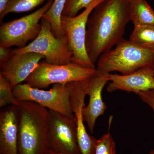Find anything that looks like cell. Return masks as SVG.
Returning a JSON list of instances; mask_svg holds the SVG:
<instances>
[{
	"label": "cell",
	"mask_w": 154,
	"mask_h": 154,
	"mask_svg": "<svg viewBox=\"0 0 154 154\" xmlns=\"http://www.w3.org/2000/svg\"><path fill=\"white\" fill-rule=\"evenodd\" d=\"M13 53V49L11 48L0 46V63L8 60Z\"/></svg>",
	"instance_id": "cell-23"
},
{
	"label": "cell",
	"mask_w": 154,
	"mask_h": 154,
	"mask_svg": "<svg viewBox=\"0 0 154 154\" xmlns=\"http://www.w3.org/2000/svg\"><path fill=\"white\" fill-rule=\"evenodd\" d=\"M49 147L61 154H82L75 118L49 110Z\"/></svg>",
	"instance_id": "cell-9"
},
{
	"label": "cell",
	"mask_w": 154,
	"mask_h": 154,
	"mask_svg": "<svg viewBox=\"0 0 154 154\" xmlns=\"http://www.w3.org/2000/svg\"><path fill=\"white\" fill-rule=\"evenodd\" d=\"M53 1L48 0L43 7L32 14L2 23L0 27V46L23 48L28 42L35 39L41 30L39 21Z\"/></svg>",
	"instance_id": "cell-7"
},
{
	"label": "cell",
	"mask_w": 154,
	"mask_h": 154,
	"mask_svg": "<svg viewBox=\"0 0 154 154\" xmlns=\"http://www.w3.org/2000/svg\"><path fill=\"white\" fill-rule=\"evenodd\" d=\"M149 154H154V149H152L149 152Z\"/></svg>",
	"instance_id": "cell-26"
},
{
	"label": "cell",
	"mask_w": 154,
	"mask_h": 154,
	"mask_svg": "<svg viewBox=\"0 0 154 154\" xmlns=\"http://www.w3.org/2000/svg\"><path fill=\"white\" fill-rule=\"evenodd\" d=\"M103 0H93L88 8L74 17L62 16V28L68 38L72 53V62L85 67L96 68L88 57L86 47L87 22L91 13Z\"/></svg>",
	"instance_id": "cell-8"
},
{
	"label": "cell",
	"mask_w": 154,
	"mask_h": 154,
	"mask_svg": "<svg viewBox=\"0 0 154 154\" xmlns=\"http://www.w3.org/2000/svg\"><path fill=\"white\" fill-rule=\"evenodd\" d=\"M106 74L96 69L88 80L87 95L89 96V104L83 108V115L84 122L91 133L94 131L97 119L103 115L107 109L102 97L103 88L109 82Z\"/></svg>",
	"instance_id": "cell-12"
},
{
	"label": "cell",
	"mask_w": 154,
	"mask_h": 154,
	"mask_svg": "<svg viewBox=\"0 0 154 154\" xmlns=\"http://www.w3.org/2000/svg\"><path fill=\"white\" fill-rule=\"evenodd\" d=\"M19 106L11 105L0 113V154H19Z\"/></svg>",
	"instance_id": "cell-14"
},
{
	"label": "cell",
	"mask_w": 154,
	"mask_h": 154,
	"mask_svg": "<svg viewBox=\"0 0 154 154\" xmlns=\"http://www.w3.org/2000/svg\"><path fill=\"white\" fill-rule=\"evenodd\" d=\"M43 59V55L35 53H13L8 60L0 63V74L9 81L13 88L25 82Z\"/></svg>",
	"instance_id": "cell-11"
},
{
	"label": "cell",
	"mask_w": 154,
	"mask_h": 154,
	"mask_svg": "<svg viewBox=\"0 0 154 154\" xmlns=\"http://www.w3.org/2000/svg\"><path fill=\"white\" fill-rule=\"evenodd\" d=\"M47 154H61L51 149H49L48 152Z\"/></svg>",
	"instance_id": "cell-25"
},
{
	"label": "cell",
	"mask_w": 154,
	"mask_h": 154,
	"mask_svg": "<svg viewBox=\"0 0 154 154\" xmlns=\"http://www.w3.org/2000/svg\"><path fill=\"white\" fill-rule=\"evenodd\" d=\"M129 22L128 0H103L96 6L86 29V49L93 63L123 38Z\"/></svg>",
	"instance_id": "cell-1"
},
{
	"label": "cell",
	"mask_w": 154,
	"mask_h": 154,
	"mask_svg": "<svg viewBox=\"0 0 154 154\" xmlns=\"http://www.w3.org/2000/svg\"><path fill=\"white\" fill-rule=\"evenodd\" d=\"M67 0H54L50 8L44 14L42 19L49 23L54 34L57 38L66 35L62 28L61 20Z\"/></svg>",
	"instance_id": "cell-16"
},
{
	"label": "cell",
	"mask_w": 154,
	"mask_h": 154,
	"mask_svg": "<svg viewBox=\"0 0 154 154\" xmlns=\"http://www.w3.org/2000/svg\"><path fill=\"white\" fill-rule=\"evenodd\" d=\"M145 68L154 69V49L123 38L115 48L100 56L96 69L105 73L118 72L126 75Z\"/></svg>",
	"instance_id": "cell-3"
},
{
	"label": "cell",
	"mask_w": 154,
	"mask_h": 154,
	"mask_svg": "<svg viewBox=\"0 0 154 154\" xmlns=\"http://www.w3.org/2000/svg\"><path fill=\"white\" fill-rule=\"evenodd\" d=\"M96 71V68L85 67L72 62L65 65H54L43 60L39 63L25 82L33 88L42 89L51 85H65L88 80Z\"/></svg>",
	"instance_id": "cell-5"
},
{
	"label": "cell",
	"mask_w": 154,
	"mask_h": 154,
	"mask_svg": "<svg viewBox=\"0 0 154 154\" xmlns=\"http://www.w3.org/2000/svg\"><path fill=\"white\" fill-rule=\"evenodd\" d=\"M129 40L142 47L154 49V26H135Z\"/></svg>",
	"instance_id": "cell-17"
},
{
	"label": "cell",
	"mask_w": 154,
	"mask_h": 154,
	"mask_svg": "<svg viewBox=\"0 0 154 154\" xmlns=\"http://www.w3.org/2000/svg\"><path fill=\"white\" fill-rule=\"evenodd\" d=\"M19 102L30 101L37 103L49 110L55 111L70 118H75L71 106L69 84L53 85L48 91L33 88L28 84H19L13 88Z\"/></svg>",
	"instance_id": "cell-4"
},
{
	"label": "cell",
	"mask_w": 154,
	"mask_h": 154,
	"mask_svg": "<svg viewBox=\"0 0 154 154\" xmlns=\"http://www.w3.org/2000/svg\"><path fill=\"white\" fill-rule=\"evenodd\" d=\"M8 105L19 106L20 102L14 96L9 81L0 74V107Z\"/></svg>",
	"instance_id": "cell-19"
},
{
	"label": "cell",
	"mask_w": 154,
	"mask_h": 154,
	"mask_svg": "<svg viewBox=\"0 0 154 154\" xmlns=\"http://www.w3.org/2000/svg\"><path fill=\"white\" fill-rule=\"evenodd\" d=\"M94 154H116V143L109 132L97 140Z\"/></svg>",
	"instance_id": "cell-20"
},
{
	"label": "cell",
	"mask_w": 154,
	"mask_h": 154,
	"mask_svg": "<svg viewBox=\"0 0 154 154\" xmlns=\"http://www.w3.org/2000/svg\"><path fill=\"white\" fill-rule=\"evenodd\" d=\"M130 21L134 27L154 26V10L146 0H128Z\"/></svg>",
	"instance_id": "cell-15"
},
{
	"label": "cell",
	"mask_w": 154,
	"mask_h": 154,
	"mask_svg": "<svg viewBox=\"0 0 154 154\" xmlns=\"http://www.w3.org/2000/svg\"><path fill=\"white\" fill-rule=\"evenodd\" d=\"M46 0H8L5 11L0 15L2 22L6 15L10 13H21L32 11Z\"/></svg>",
	"instance_id": "cell-18"
},
{
	"label": "cell",
	"mask_w": 154,
	"mask_h": 154,
	"mask_svg": "<svg viewBox=\"0 0 154 154\" xmlns=\"http://www.w3.org/2000/svg\"><path fill=\"white\" fill-rule=\"evenodd\" d=\"M8 2V0H0V15L5 11Z\"/></svg>",
	"instance_id": "cell-24"
},
{
	"label": "cell",
	"mask_w": 154,
	"mask_h": 154,
	"mask_svg": "<svg viewBox=\"0 0 154 154\" xmlns=\"http://www.w3.org/2000/svg\"><path fill=\"white\" fill-rule=\"evenodd\" d=\"M106 75L110 82L107 88L108 93L122 91L137 94L154 90V69H141L128 75L107 73Z\"/></svg>",
	"instance_id": "cell-13"
},
{
	"label": "cell",
	"mask_w": 154,
	"mask_h": 154,
	"mask_svg": "<svg viewBox=\"0 0 154 154\" xmlns=\"http://www.w3.org/2000/svg\"><path fill=\"white\" fill-rule=\"evenodd\" d=\"M42 28L38 36L22 48L13 49L15 54L33 52L44 57V61L54 65H65L72 62V53L66 35L57 38L47 21L41 19Z\"/></svg>",
	"instance_id": "cell-6"
},
{
	"label": "cell",
	"mask_w": 154,
	"mask_h": 154,
	"mask_svg": "<svg viewBox=\"0 0 154 154\" xmlns=\"http://www.w3.org/2000/svg\"><path fill=\"white\" fill-rule=\"evenodd\" d=\"M136 94L143 102L152 108L154 113V90L141 91Z\"/></svg>",
	"instance_id": "cell-22"
},
{
	"label": "cell",
	"mask_w": 154,
	"mask_h": 154,
	"mask_svg": "<svg viewBox=\"0 0 154 154\" xmlns=\"http://www.w3.org/2000/svg\"><path fill=\"white\" fill-rule=\"evenodd\" d=\"M49 110L30 101L19 106V154H47L49 150Z\"/></svg>",
	"instance_id": "cell-2"
},
{
	"label": "cell",
	"mask_w": 154,
	"mask_h": 154,
	"mask_svg": "<svg viewBox=\"0 0 154 154\" xmlns=\"http://www.w3.org/2000/svg\"><path fill=\"white\" fill-rule=\"evenodd\" d=\"M88 80L69 83L71 106L76 120L78 142L82 154H94L97 141L96 138L88 134L83 118V109L85 106Z\"/></svg>",
	"instance_id": "cell-10"
},
{
	"label": "cell",
	"mask_w": 154,
	"mask_h": 154,
	"mask_svg": "<svg viewBox=\"0 0 154 154\" xmlns=\"http://www.w3.org/2000/svg\"><path fill=\"white\" fill-rule=\"evenodd\" d=\"M93 0H67L62 16L74 17L83 9H86Z\"/></svg>",
	"instance_id": "cell-21"
}]
</instances>
